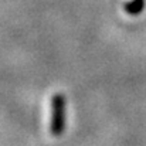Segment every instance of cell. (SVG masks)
<instances>
[{
  "instance_id": "cell-1",
  "label": "cell",
  "mask_w": 146,
  "mask_h": 146,
  "mask_svg": "<svg viewBox=\"0 0 146 146\" xmlns=\"http://www.w3.org/2000/svg\"><path fill=\"white\" fill-rule=\"evenodd\" d=\"M65 126V99L64 95L55 94L51 101V123L50 129L54 136H60Z\"/></svg>"
},
{
  "instance_id": "cell-2",
  "label": "cell",
  "mask_w": 146,
  "mask_h": 146,
  "mask_svg": "<svg viewBox=\"0 0 146 146\" xmlns=\"http://www.w3.org/2000/svg\"><path fill=\"white\" fill-rule=\"evenodd\" d=\"M143 7H145V0H129L123 4L125 11L131 16H136V14L142 13Z\"/></svg>"
}]
</instances>
